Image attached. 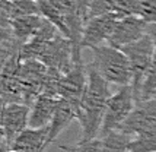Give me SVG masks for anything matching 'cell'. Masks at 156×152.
Returning a JSON list of instances; mask_svg holds the SVG:
<instances>
[{"mask_svg":"<svg viewBox=\"0 0 156 152\" xmlns=\"http://www.w3.org/2000/svg\"><path fill=\"white\" fill-rule=\"evenodd\" d=\"M88 82L77 108V117L82 129L80 140L101 138V126L104 121V114L108 104L109 97L112 95L109 91V83L102 78L98 70L89 63Z\"/></svg>","mask_w":156,"mask_h":152,"instance_id":"6da1fadb","label":"cell"},{"mask_svg":"<svg viewBox=\"0 0 156 152\" xmlns=\"http://www.w3.org/2000/svg\"><path fill=\"white\" fill-rule=\"evenodd\" d=\"M92 53L94 59L90 64L107 82L120 86L131 85V69L129 57L124 54L121 49L105 44L94 49Z\"/></svg>","mask_w":156,"mask_h":152,"instance_id":"7a4b0ae2","label":"cell"},{"mask_svg":"<svg viewBox=\"0 0 156 152\" xmlns=\"http://www.w3.org/2000/svg\"><path fill=\"white\" fill-rule=\"evenodd\" d=\"M124 54L129 57L130 69H131V88L134 92L136 101H140V92H142V85L144 81V76L147 73L149 67L155 60V47L152 38L149 35H144L139 41L129 44L122 47Z\"/></svg>","mask_w":156,"mask_h":152,"instance_id":"3957f363","label":"cell"},{"mask_svg":"<svg viewBox=\"0 0 156 152\" xmlns=\"http://www.w3.org/2000/svg\"><path fill=\"white\" fill-rule=\"evenodd\" d=\"M137 101L131 85L121 86L115 94H112L105 108L104 121L101 126V138H104L111 132L120 130L124 121L131 114V111L134 110Z\"/></svg>","mask_w":156,"mask_h":152,"instance_id":"277c9868","label":"cell"},{"mask_svg":"<svg viewBox=\"0 0 156 152\" xmlns=\"http://www.w3.org/2000/svg\"><path fill=\"white\" fill-rule=\"evenodd\" d=\"M38 62L45 64L48 69H54L63 75L69 73L75 67V57H73V44L72 41L58 34L51 40L45 50L40 56Z\"/></svg>","mask_w":156,"mask_h":152,"instance_id":"5b68a950","label":"cell"},{"mask_svg":"<svg viewBox=\"0 0 156 152\" xmlns=\"http://www.w3.org/2000/svg\"><path fill=\"white\" fill-rule=\"evenodd\" d=\"M121 19L118 13H108L95 16L86 21L83 34H82L80 47L83 49L94 50L96 47H101L108 44L111 35L117 27V22Z\"/></svg>","mask_w":156,"mask_h":152,"instance_id":"8992f818","label":"cell"},{"mask_svg":"<svg viewBox=\"0 0 156 152\" xmlns=\"http://www.w3.org/2000/svg\"><path fill=\"white\" fill-rule=\"evenodd\" d=\"M149 130H156V98L139 101L120 129V132L129 136Z\"/></svg>","mask_w":156,"mask_h":152,"instance_id":"52a82bcc","label":"cell"},{"mask_svg":"<svg viewBox=\"0 0 156 152\" xmlns=\"http://www.w3.org/2000/svg\"><path fill=\"white\" fill-rule=\"evenodd\" d=\"M147 27L149 24L140 16H124L117 22V27L108 44L117 49H122L129 44H133L144 35H147Z\"/></svg>","mask_w":156,"mask_h":152,"instance_id":"ba28073f","label":"cell"},{"mask_svg":"<svg viewBox=\"0 0 156 152\" xmlns=\"http://www.w3.org/2000/svg\"><path fill=\"white\" fill-rule=\"evenodd\" d=\"M88 82V69L83 62L76 63L75 67L66 75H61L60 83H58V97L64 98L75 104L79 108L80 100Z\"/></svg>","mask_w":156,"mask_h":152,"instance_id":"9c48e42d","label":"cell"},{"mask_svg":"<svg viewBox=\"0 0 156 152\" xmlns=\"http://www.w3.org/2000/svg\"><path fill=\"white\" fill-rule=\"evenodd\" d=\"M29 105L27 104H7L3 114L2 129L9 148L16 136L29 127Z\"/></svg>","mask_w":156,"mask_h":152,"instance_id":"30bf717a","label":"cell"},{"mask_svg":"<svg viewBox=\"0 0 156 152\" xmlns=\"http://www.w3.org/2000/svg\"><path fill=\"white\" fill-rule=\"evenodd\" d=\"M50 143H51V140H50V126L27 127L12 142L10 151L44 152Z\"/></svg>","mask_w":156,"mask_h":152,"instance_id":"8fae6325","label":"cell"},{"mask_svg":"<svg viewBox=\"0 0 156 152\" xmlns=\"http://www.w3.org/2000/svg\"><path fill=\"white\" fill-rule=\"evenodd\" d=\"M58 97L50 94H41L34 103L29 105V127H44L50 126L54 117L55 108L58 104Z\"/></svg>","mask_w":156,"mask_h":152,"instance_id":"7c38bea8","label":"cell"},{"mask_svg":"<svg viewBox=\"0 0 156 152\" xmlns=\"http://www.w3.org/2000/svg\"><path fill=\"white\" fill-rule=\"evenodd\" d=\"M44 19L51 22L63 37L69 38L67 5L64 0H35Z\"/></svg>","mask_w":156,"mask_h":152,"instance_id":"4fadbf2b","label":"cell"},{"mask_svg":"<svg viewBox=\"0 0 156 152\" xmlns=\"http://www.w3.org/2000/svg\"><path fill=\"white\" fill-rule=\"evenodd\" d=\"M44 18L41 15H27L10 19V29L13 32V38L16 42H19L20 47L27 44L34 37L40 28L44 24Z\"/></svg>","mask_w":156,"mask_h":152,"instance_id":"5bb4252c","label":"cell"},{"mask_svg":"<svg viewBox=\"0 0 156 152\" xmlns=\"http://www.w3.org/2000/svg\"><path fill=\"white\" fill-rule=\"evenodd\" d=\"M76 117H77V107L67 100L60 98L57 108H55L54 117L50 123V140L53 142L73 120H76Z\"/></svg>","mask_w":156,"mask_h":152,"instance_id":"9a60e30c","label":"cell"},{"mask_svg":"<svg viewBox=\"0 0 156 152\" xmlns=\"http://www.w3.org/2000/svg\"><path fill=\"white\" fill-rule=\"evenodd\" d=\"M129 152H156V130H149L131 136Z\"/></svg>","mask_w":156,"mask_h":152,"instance_id":"2e32d148","label":"cell"},{"mask_svg":"<svg viewBox=\"0 0 156 152\" xmlns=\"http://www.w3.org/2000/svg\"><path fill=\"white\" fill-rule=\"evenodd\" d=\"M130 139H131V136L120 130L111 132L108 135H105L102 138L105 152H129Z\"/></svg>","mask_w":156,"mask_h":152,"instance_id":"e0dca14e","label":"cell"},{"mask_svg":"<svg viewBox=\"0 0 156 152\" xmlns=\"http://www.w3.org/2000/svg\"><path fill=\"white\" fill-rule=\"evenodd\" d=\"M27 15H41L40 7L35 0H16L12 2L10 10H9V18H19V16H27Z\"/></svg>","mask_w":156,"mask_h":152,"instance_id":"ac0fdd59","label":"cell"},{"mask_svg":"<svg viewBox=\"0 0 156 152\" xmlns=\"http://www.w3.org/2000/svg\"><path fill=\"white\" fill-rule=\"evenodd\" d=\"M60 149L64 152H105L102 138L89 139V140H79L73 146L61 145Z\"/></svg>","mask_w":156,"mask_h":152,"instance_id":"d6986e66","label":"cell"},{"mask_svg":"<svg viewBox=\"0 0 156 152\" xmlns=\"http://www.w3.org/2000/svg\"><path fill=\"white\" fill-rule=\"evenodd\" d=\"M150 98H156V57L144 76L142 92H140V101L150 100Z\"/></svg>","mask_w":156,"mask_h":152,"instance_id":"ffe728a7","label":"cell"},{"mask_svg":"<svg viewBox=\"0 0 156 152\" xmlns=\"http://www.w3.org/2000/svg\"><path fill=\"white\" fill-rule=\"evenodd\" d=\"M117 0H90L88 10V19L101 15L115 13Z\"/></svg>","mask_w":156,"mask_h":152,"instance_id":"44dd1931","label":"cell"},{"mask_svg":"<svg viewBox=\"0 0 156 152\" xmlns=\"http://www.w3.org/2000/svg\"><path fill=\"white\" fill-rule=\"evenodd\" d=\"M142 0H117L115 13L124 16H139Z\"/></svg>","mask_w":156,"mask_h":152,"instance_id":"7402d4cb","label":"cell"},{"mask_svg":"<svg viewBox=\"0 0 156 152\" xmlns=\"http://www.w3.org/2000/svg\"><path fill=\"white\" fill-rule=\"evenodd\" d=\"M139 16L147 24H156V0H142Z\"/></svg>","mask_w":156,"mask_h":152,"instance_id":"603a6c76","label":"cell"},{"mask_svg":"<svg viewBox=\"0 0 156 152\" xmlns=\"http://www.w3.org/2000/svg\"><path fill=\"white\" fill-rule=\"evenodd\" d=\"M13 32L10 28L2 27L0 25V42H7V41H13Z\"/></svg>","mask_w":156,"mask_h":152,"instance_id":"cb8c5ba5","label":"cell"},{"mask_svg":"<svg viewBox=\"0 0 156 152\" xmlns=\"http://www.w3.org/2000/svg\"><path fill=\"white\" fill-rule=\"evenodd\" d=\"M147 35L152 38L153 47H155V56H156V24H149V27H147Z\"/></svg>","mask_w":156,"mask_h":152,"instance_id":"d4e9b609","label":"cell"},{"mask_svg":"<svg viewBox=\"0 0 156 152\" xmlns=\"http://www.w3.org/2000/svg\"><path fill=\"white\" fill-rule=\"evenodd\" d=\"M7 103L3 100V98H0V127H2V121H3V114H5V108H6Z\"/></svg>","mask_w":156,"mask_h":152,"instance_id":"484cf974","label":"cell"},{"mask_svg":"<svg viewBox=\"0 0 156 152\" xmlns=\"http://www.w3.org/2000/svg\"><path fill=\"white\" fill-rule=\"evenodd\" d=\"M9 152H20V151H9Z\"/></svg>","mask_w":156,"mask_h":152,"instance_id":"4316f807","label":"cell"},{"mask_svg":"<svg viewBox=\"0 0 156 152\" xmlns=\"http://www.w3.org/2000/svg\"><path fill=\"white\" fill-rule=\"evenodd\" d=\"M10 2H16V0H10Z\"/></svg>","mask_w":156,"mask_h":152,"instance_id":"83f0119b","label":"cell"}]
</instances>
